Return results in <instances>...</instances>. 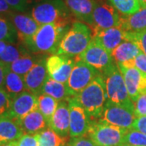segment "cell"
Here are the masks:
<instances>
[{
	"label": "cell",
	"mask_w": 146,
	"mask_h": 146,
	"mask_svg": "<svg viewBox=\"0 0 146 146\" xmlns=\"http://www.w3.org/2000/svg\"><path fill=\"white\" fill-rule=\"evenodd\" d=\"M42 94H45L54 98L59 102L72 98L66 84H63L51 79L50 76L43 86Z\"/></svg>",
	"instance_id": "24"
},
{
	"label": "cell",
	"mask_w": 146,
	"mask_h": 146,
	"mask_svg": "<svg viewBox=\"0 0 146 146\" xmlns=\"http://www.w3.org/2000/svg\"><path fill=\"white\" fill-rule=\"evenodd\" d=\"M122 16L110 3L96 1L93 13V33L110 28L121 26Z\"/></svg>",
	"instance_id": "9"
},
{
	"label": "cell",
	"mask_w": 146,
	"mask_h": 146,
	"mask_svg": "<svg viewBox=\"0 0 146 146\" xmlns=\"http://www.w3.org/2000/svg\"><path fill=\"white\" fill-rule=\"evenodd\" d=\"M4 89L9 94L11 98L26 90L24 77L11 72L10 69L7 73L4 81Z\"/></svg>",
	"instance_id": "26"
},
{
	"label": "cell",
	"mask_w": 146,
	"mask_h": 146,
	"mask_svg": "<svg viewBox=\"0 0 146 146\" xmlns=\"http://www.w3.org/2000/svg\"><path fill=\"white\" fill-rule=\"evenodd\" d=\"M121 16H130L141 9L139 0H108Z\"/></svg>",
	"instance_id": "31"
},
{
	"label": "cell",
	"mask_w": 146,
	"mask_h": 146,
	"mask_svg": "<svg viewBox=\"0 0 146 146\" xmlns=\"http://www.w3.org/2000/svg\"><path fill=\"white\" fill-rule=\"evenodd\" d=\"M102 73L115 63L111 54L92 40L87 49L76 58Z\"/></svg>",
	"instance_id": "11"
},
{
	"label": "cell",
	"mask_w": 146,
	"mask_h": 146,
	"mask_svg": "<svg viewBox=\"0 0 146 146\" xmlns=\"http://www.w3.org/2000/svg\"><path fill=\"white\" fill-rule=\"evenodd\" d=\"M49 127L62 137L68 138L70 136V111L68 99L58 102L57 109L49 122Z\"/></svg>",
	"instance_id": "18"
},
{
	"label": "cell",
	"mask_w": 146,
	"mask_h": 146,
	"mask_svg": "<svg viewBox=\"0 0 146 146\" xmlns=\"http://www.w3.org/2000/svg\"><path fill=\"white\" fill-rule=\"evenodd\" d=\"M102 75L105 81L107 101L127 106L134 105L129 97L123 74L116 63L107 68Z\"/></svg>",
	"instance_id": "5"
},
{
	"label": "cell",
	"mask_w": 146,
	"mask_h": 146,
	"mask_svg": "<svg viewBox=\"0 0 146 146\" xmlns=\"http://www.w3.org/2000/svg\"><path fill=\"white\" fill-rule=\"evenodd\" d=\"M29 51L23 44H7L4 51L0 54V61L5 63L6 65L10 66L12 63L16 61L22 55L25 54Z\"/></svg>",
	"instance_id": "28"
},
{
	"label": "cell",
	"mask_w": 146,
	"mask_h": 146,
	"mask_svg": "<svg viewBox=\"0 0 146 146\" xmlns=\"http://www.w3.org/2000/svg\"><path fill=\"white\" fill-rule=\"evenodd\" d=\"M86 111L91 122L101 119L107 102L106 85L102 75L98 77L76 96Z\"/></svg>",
	"instance_id": "2"
},
{
	"label": "cell",
	"mask_w": 146,
	"mask_h": 146,
	"mask_svg": "<svg viewBox=\"0 0 146 146\" xmlns=\"http://www.w3.org/2000/svg\"><path fill=\"white\" fill-rule=\"evenodd\" d=\"M136 117L146 116V94H141L134 102Z\"/></svg>",
	"instance_id": "36"
},
{
	"label": "cell",
	"mask_w": 146,
	"mask_h": 146,
	"mask_svg": "<svg viewBox=\"0 0 146 146\" xmlns=\"http://www.w3.org/2000/svg\"><path fill=\"white\" fill-rule=\"evenodd\" d=\"M37 108V96L25 90L11 98L8 117L17 122Z\"/></svg>",
	"instance_id": "15"
},
{
	"label": "cell",
	"mask_w": 146,
	"mask_h": 146,
	"mask_svg": "<svg viewBox=\"0 0 146 146\" xmlns=\"http://www.w3.org/2000/svg\"><path fill=\"white\" fill-rule=\"evenodd\" d=\"M9 66L0 61V89H4V81L7 73L9 70Z\"/></svg>",
	"instance_id": "41"
},
{
	"label": "cell",
	"mask_w": 146,
	"mask_h": 146,
	"mask_svg": "<svg viewBox=\"0 0 146 146\" xmlns=\"http://www.w3.org/2000/svg\"><path fill=\"white\" fill-rule=\"evenodd\" d=\"M124 144L133 146H146V135L139 131L129 129L126 133Z\"/></svg>",
	"instance_id": "32"
},
{
	"label": "cell",
	"mask_w": 146,
	"mask_h": 146,
	"mask_svg": "<svg viewBox=\"0 0 146 146\" xmlns=\"http://www.w3.org/2000/svg\"><path fill=\"white\" fill-rule=\"evenodd\" d=\"M127 131L98 120L91 122L87 136L98 146H123Z\"/></svg>",
	"instance_id": "6"
},
{
	"label": "cell",
	"mask_w": 146,
	"mask_h": 146,
	"mask_svg": "<svg viewBox=\"0 0 146 146\" xmlns=\"http://www.w3.org/2000/svg\"><path fill=\"white\" fill-rule=\"evenodd\" d=\"M24 133L36 134L49 127L46 119L36 108L33 111L18 121Z\"/></svg>",
	"instance_id": "22"
},
{
	"label": "cell",
	"mask_w": 146,
	"mask_h": 146,
	"mask_svg": "<svg viewBox=\"0 0 146 146\" xmlns=\"http://www.w3.org/2000/svg\"><path fill=\"white\" fill-rule=\"evenodd\" d=\"M67 146H98L88 136L73 137L68 141Z\"/></svg>",
	"instance_id": "37"
},
{
	"label": "cell",
	"mask_w": 146,
	"mask_h": 146,
	"mask_svg": "<svg viewBox=\"0 0 146 146\" xmlns=\"http://www.w3.org/2000/svg\"><path fill=\"white\" fill-rule=\"evenodd\" d=\"M38 141L40 146H65L68 138L62 137L50 127H47L38 133Z\"/></svg>",
	"instance_id": "30"
},
{
	"label": "cell",
	"mask_w": 146,
	"mask_h": 146,
	"mask_svg": "<svg viewBox=\"0 0 146 146\" xmlns=\"http://www.w3.org/2000/svg\"><path fill=\"white\" fill-rule=\"evenodd\" d=\"M0 41L9 44L19 42L18 33L13 23L8 17L0 15Z\"/></svg>",
	"instance_id": "27"
},
{
	"label": "cell",
	"mask_w": 146,
	"mask_h": 146,
	"mask_svg": "<svg viewBox=\"0 0 146 146\" xmlns=\"http://www.w3.org/2000/svg\"><path fill=\"white\" fill-rule=\"evenodd\" d=\"M134 110V105L127 106L107 101L99 120L129 130L136 118Z\"/></svg>",
	"instance_id": "7"
},
{
	"label": "cell",
	"mask_w": 146,
	"mask_h": 146,
	"mask_svg": "<svg viewBox=\"0 0 146 146\" xmlns=\"http://www.w3.org/2000/svg\"><path fill=\"white\" fill-rule=\"evenodd\" d=\"M7 4L10 6L13 11L24 12L28 8V1L27 0H5Z\"/></svg>",
	"instance_id": "38"
},
{
	"label": "cell",
	"mask_w": 146,
	"mask_h": 146,
	"mask_svg": "<svg viewBox=\"0 0 146 146\" xmlns=\"http://www.w3.org/2000/svg\"><path fill=\"white\" fill-rule=\"evenodd\" d=\"M92 40L111 54L116 47L126 41L125 32L119 27L103 29L93 33Z\"/></svg>",
	"instance_id": "17"
},
{
	"label": "cell",
	"mask_w": 146,
	"mask_h": 146,
	"mask_svg": "<svg viewBox=\"0 0 146 146\" xmlns=\"http://www.w3.org/2000/svg\"><path fill=\"white\" fill-rule=\"evenodd\" d=\"M119 68L123 74L129 97L134 102L141 94H146V73L136 67H119Z\"/></svg>",
	"instance_id": "14"
},
{
	"label": "cell",
	"mask_w": 146,
	"mask_h": 146,
	"mask_svg": "<svg viewBox=\"0 0 146 146\" xmlns=\"http://www.w3.org/2000/svg\"><path fill=\"white\" fill-rule=\"evenodd\" d=\"M141 53L136 43L126 40L115 48L111 55L119 67H135V59Z\"/></svg>",
	"instance_id": "19"
},
{
	"label": "cell",
	"mask_w": 146,
	"mask_h": 146,
	"mask_svg": "<svg viewBox=\"0 0 146 146\" xmlns=\"http://www.w3.org/2000/svg\"><path fill=\"white\" fill-rule=\"evenodd\" d=\"M120 29L125 33H140L146 29V8L130 16H122Z\"/></svg>",
	"instance_id": "23"
},
{
	"label": "cell",
	"mask_w": 146,
	"mask_h": 146,
	"mask_svg": "<svg viewBox=\"0 0 146 146\" xmlns=\"http://www.w3.org/2000/svg\"><path fill=\"white\" fill-rule=\"evenodd\" d=\"M131 129L139 131L146 135V116L136 117L132 124Z\"/></svg>",
	"instance_id": "39"
},
{
	"label": "cell",
	"mask_w": 146,
	"mask_h": 146,
	"mask_svg": "<svg viewBox=\"0 0 146 146\" xmlns=\"http://www.w3.org/2000/svg\"><path fill=\"white\" fill-rule=\"evenodd\" d=\"M73 16L93 26V13L97 0H63Z\"/></svg>",
	"instance_id": "20"
},
{
	"label": "cell",
	"mask_w": 146,
	"mask_h": 146,
	"mask_svg": "<svg viewBox=\"0 0 146 146\" xmlns=\"http://www.w3.org/2000/svg\"><path fill=\"white\" fill-rule=\"evenodd\" d=\"M123 146H133V145H126V144H124Z\"/></svg>",
	"instance_id": "46"
},
{
	"label": "cell",
	"mask_w": 146,
	"mask_h": 146,
	"mask_svg": "<svg viewBox=\"0 0 146 146\" xmlns=\"http://www.w3.org/2000/svg\"><path fill=\"white\" fill-rule=\"evenodd\" d=\"M24 134L16 120L8 116L0 117V145L17 141Z\"/></svg>",
	"instance_id": "21"
},
{
	"label": "cell",
	"mask_w": 146,
	"mask_h": 146,
	"mask_svg": "<svg viewBox=\"0 0 146 146\" xmlns=\"http://www.w3.org/2000/svg\"><path fill=\"white\" fill-rule=\"evenodd\" d=\"M40 56L41 55L38 54H32V53L30 52L27 53L19 58L14 63H11L9 66V68L11 72L24 77L35 65Z\"/></svg>",
	"instance_id": "25"
},
{
	"label": "cell",
	"mask_w": 146,
	"mask_h": 146,
	"mask_svg": "<svg viewBox=\"0 0 146 146\" xmlns=\"http://www.w3.org/2000/svg\"><path fill=\"white\" fill-rule=\"evenodd\" d=\"M70 111V133L71 138L86 136L91 121L86 111L80 103L76 97L68 98Z\"/></svg>",
	"instance_id": "10"
},
{
	"label": "cell",
	"mask_w": 146,
	"mask_h": 146,
	"mask_svg": "<svg viewBox=\"0 0 146 146\" xmlns=\"http://www.w3.org/2000/svg\"><path fill=\"white\" fill-rule=\"evenodd\" d=\"M126 40L136 43L141 52L146 54V29L140 33H125Z\"/></svg>",
	"instance_id": "33"
},
{
	"label": "cell",
	"mask_w": 146,
	"mask_h": 146,
	"mask_svg": "<svg viewBox=\"0 0 146 146\" xmlns=\"http://www.w3.org/2000/svg\"><path fill=\"white\" fill-rule=\"evenodd\" d=\"M17 146H40L38 141V133L28 134L25 133L16 141Z\"/></svg>",
	"instance_id": "35"
},
{
	"label": "cell",
	"mask_w": 146,
	"mask_h": 146,
	"mask_svg": "<svg viewBox=\"0 0 146 146\" xmlns=\"http://www.w3.org/2000/svg\"><path fill=\"white\" fill-rule=\"evenodd\" d=\"M134 66L141 72L146 73V54L141 52L135 59Z\"/></svg>",
	"instance_id": "40"
},
{
	"label": "cell",
	"mask_w": 146,
	"mask_h": 146,
	"mask_svg": "<svg viewBox=\"0 0 146 146\" xmlns=\"http://www.w3.org/2000/svg\"><path fill=\"white\" fill-rule=\"evenodd\" d=\"M11 104V97L4 89H0V117L8 116Z\"/></svg>",
	"instance_id": "34"
},
{
	"label": "cell",
	"mask_w": 146,
	"mask_h": 146,
	"mask_svg": "<svg viewBox=\"0 0 146 146\" xmlns=\"http://www.w3.org/2000/svg\"><path fill=\"white\" fill-rule=\"evenodd\" d=\"M71 15L63 0H43L31 10V16L39 25L57 22L72 23Z\"/></svg>",
	"instance_id": "4"
},
{
	"label": "cell",
	"mask_w": 146,
	"mask_h": 146,
	"mask_svg": "<svg viewBox=\"0 0 146 146\" xmlns=\"http://www.w3.org/2000/svg\"><path fill=\"white\" fill-rule=\"evenodd\" d=\"M13 11L5 0H0V15L8 17Z\"/></svg>",
	"instance_id": "42"
},
{
	"label": "cell",
	"mask_w": 146,
	"mask_h": 146,
	"mask_svg": "<svg viewBox=\"0 0 146 146\" xmlns=\"http://www.w3.org/2000/svg\"><path fill=\"white\" fill-rule=\"evenodd\" d=\"M93 38L91 28L81 21H74L63 36L58 49V54L77 58L87 49Z\"/></svg>",
	"instance_id": "3"
},
{
	"label": "cell",
	"mask_w": 146,
	"mask_h": 146,
	"mask_svg": "<svg viewBox=\"0 0 146 146\" xmlns=\"http://www.w3.org/2000/svg\"><path fill=\"white\" fill-rule=\"evenodd\" d=\"M8 18L11 21L16 28L18 33L19 42L21 44H25V42L32 39V37L36 34L40 27L31 15L17 13L13 11L8 16Z\"/></svg>",
	"instance_id": "16"
},
{
	"label": "cell",
	"mask_w": 146,
	"mask_h": 146,
	"mask_svg": "<svg viewBox=\"0 0 146 146\" xmlns=\"http://www.w3.org/2000/svg\"><path fill=\"white\" fill-rule=\"evenodd\" d=\"M102 73L83 61L77 60L69 76L67 86L72 97L77 96Z\"/></svg>",
	"instance_id": "8"
},
{
	"label": "cell",
	"mask_w": 146,
	"mask_h": 146,
	"mask_svg": "<svg viewBox=\"0 0 146 146\" xmlns=\"http://www.w3.org/2000/svg\"><path fill=\"white\" fill-rule=\"evenodd\" d=\"M46 55H41L35 65L24 76L26 90L36 96L42 94L43 86L49 77L46 69Z\"/></svg>",
	"instance_id": "13"
},
{
	"label": "cell",
	"mask_w": 146,
	"mask_h": 146,
	"mask_svg": "<svg viewBox=\"0 0 146 146\" xmlns=\"http://www.w3.org/2000/svg\"><path fill=\"white\" fill-rule=\"evenodd\" d=\"M0 146H17V145H16V141H14V142L7 143V144H5V145H3Z\"/></svg>",
	"instance_id": "45"
},
{
	"label": "cell",
	"mask_w": 146,
	"mask_h": 146,
	"mask_svg": "<svg viewBox=\"0 0 146 146\" xmlns=\"http://www.w3.org/2000/svg\"><path fill=\"white\" fill-rule=\"evenodd\" d=\"M58 102L54 98L45 94L37 95V109L40 110L49 124L55 110L57 109Z\"/></svg>",
	"instance_id": "29"
},
{
	"label": "cell",
	"mask_w": 146,
	"mask_h": 146,
	"mask_svg": "<svg viewBox=\"0 0 146 146\" xmlns=\"http://www.w3.org/2000/svg\"><path fill=\"white\" fill-rule=\"evenodd\" d=\"M141 8H146V0H139Z\"/></svg>",
	"instance_id": "44"
},
{
	"label": "cell",
	"mask_w": 146,
	"mask_h": 146,
	"mask_svg": "<svg viewBox=\"0 0 146 146\" xmlns=\"http://www.w3.org/2000/svg\"><path fill=\"white\" fill-rule=\"evenodd\" d=\"M72 24L57 22L40 25L36 34L23 45L33 54H54L57 53L59 44Z\"/></svg>",
	"instance_id": "1"
},
{
	"label": "cell",
	"mask_w": 146,
	"mask_h": 146,
	"mask_svg": "<svg viewBox=\"0 0 146 146\" xmlns=\"http://www.w3.org/2000/svg\"><path fill=\"white\" fill-rule=\"evenodd\" d=\"M76 58L63 54H50L46 58V69L49 76L60 83L67 84Z\"/></svg>",
	"instance_id": "12"
},
{
	"label": "cell",
	"mask_w": 146,
	"mask_h": 146,
	"mask_svg": "<svg viewBox=\"0 0 146 146\" xmlns=\"http://www.w3.org/2000/svg\"><path fill=\"white\" fill-rule=\"evenodd\" d=\"M7 43H6V42H1V41H0V54L4 51L6 46H7Z\"/></svg>",
	"instance_id": "43"
}]
</instances>
